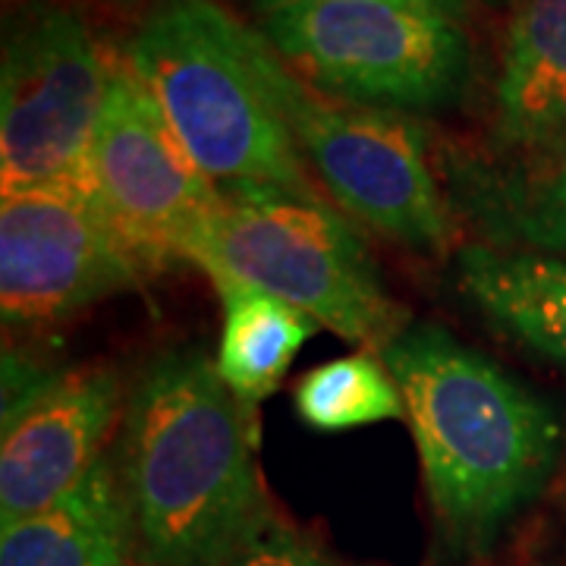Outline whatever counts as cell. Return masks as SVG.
Instances as JSON below:
<instances>
[{"instance_id":"6da1fadb","label":"cell","mask_w":566,"mask_h":566,"mask_svg":"<svg viewBox=\"0 0 566 566\" xmlns=\"http://www.w3.org/2000/svg\"><path fill=\"white\" fill-rule=\"evenodd\" d=\"M145 566H227L277 516L255 424L202 346L148 356L111 444Z\"/></svg>"},{"instance_id":"7a4b0ae2","label":"cell","mask_w":566,"mask_h":566,"mask_svg":"<svg viewBox=\"0 0 566 566\" xmlns=\"http://www.w3.org/2000/svg\"><path fill=\"white\" fill-rule=\"evenodd\" d=\"M378 356L403 394L441 542L482 557L560 472L557 409L441 324L409 322Z\"/></svg>"},{"instance_id":"3957f363","label":"cell","mask_w":566,"mask_h":566,"mask_svg":"<svg viewBox=\"0 0 566 566\" xmlns=\"http://www.w3.org/2000/svg\"><path fill=\"white\" fill-rule=\"evenodd\" d=\"M264 44L218 0H155L120 51L223 202L324 196L268 82Z\"/></svg>"},{"instance_id":"277c9868","label":"cell","mask_w":566,"mask_h":566,"mask_svg":"<svg viewBox=\"0 0 566 566\" xmlns=\"http://www.w3.org/2000/svg\"><path fill=\"white\" fill-rule=\"evenodd\" d=\"M208 277L259 286L349 344L381 353L409 324L381 283L359 223L324 196L221 202L186 249Z\"/></svg>"},{"instance_id":"5b68a950","label":"cell","mask_w":566,"mask_h":566,"mask_svg":"<svg viewBox=\"0 0 566 566\" xmlns=\"http://www.w3.org/2000/svg\"><path fill=\"white\" fill-rule=\"evenodd\" d=\"M264 73L327 202L409 252L447 255L453 249L460 221L422 120L322 95L271 44H264Z\"/></svg>"},{"instance_id":"8992f818","label":"cell","mask_w":566,"mask_h":566,"mask_svg":"<svg viewBox=\"0 0 566 566\" xmlns=\"http://www.w3.org/2000/svg\"><path fill=\"white\" fill-rule=\"evenodd\" d=\"M259 32L322 95L412 117L460 102L472 73L463 20L422 3H305L264 13Z\"/></svg>"},{"instance_id":"52a82bcc","label":"cell","mask_w":566,"mask_h":566,"mask_svg":"<svg viewBox=\"0 0 566 566\" xmlns=\"http://www.w3.org/2000/svg\"><path fill=\"white\" fill-rule=\"evenodd\" d=\"M114 54L61 0H25L3 25L0 189L88 186Z\"/></svg>"},{"instance_id":"ba28073f","label":"cell","mask_w":566,"mask_h":566,"mask_svg":"<svg viewBox=\"0 0 566 566\" xmlns=\"http://www.w3.org/2000/svg\"><path fill=\"white\" fill-rule=\"evenodd\" d=\"M155 271L88 186L0 199V315L7 327H51L139 290Z\"/></svg>"},{"instance_id":"9c48e42d","label":"cell","mask_w":566,"mask_h":566,"mask_svg":"<svg viewBox=\"0 0 566 566\" xmlns=\"http://www.w3.org/2000/svg\"><path fill=\"white\" fill-rule=\"evenodd\" d=\"M126 387L117 365L48 368L7 349L0 526L61 501L92 472L117 438Z\"/></svg>"},{"instance_id":"30bf717a","label":"cell","mask_w":566,"mask_h":566,"mask_svg":"<svg viewBox=\"0 0 566 566\" xmlns=\"http://www.w3.org/2000/svg\"><path fill=\"white\" fill-rule=\"evenodd\" d=\"M88 189L155 274L186 262L189 243L223 202L123 54L111 66Z\"/></svg>"},{"instance_id":"8fae6325","label":"cell","mask_w":566,"mask_h":566,"mask_svg":"<svg viewBox=\"0 0 566 566\" xmlns=\"http://www.w3.org/2000/svg\"><path fill=\"white\" fill-rule=\"evenodd\" d=\"M438 170L447 202L475 243L566 259V155L526 161L447 148Z\"/></svg>"},{"instance_id":"7c38bea8","label":"cell","mask_w":566,"mask_h":566,"mask_svg":"<svg viewBox=\"0 0 566 566\" xmlns=\"http://www.w3.org/2000/svg\"><path fill=\"white\" fill-rule=\"evenodd\" d=\"M494 136L504 155H566V0H516L494 85Z\"/></svg>"},{"instance_id":"4fadbf2b","label":"cell","mask_w":566,"mask_h":566,"mask_svg":"<svg viewBox=\"0 0 566 566\" xmlns=\"http://www.w3.org/2000/svg\"><path fill=\"white\" fill-rule=\"evenodd\" d=\"M457 286L506 340L566 368V259L472 240L457 252Z\"/></svg>"},{"instance_id":"5bb4252c","label":"cell","mask_w":566,"mask_h":566,"mask_svg":"<svg viewBox=\"0 0 566 566\" xmlns=\"http://www.w3.org/2000/svg\"><path fill=\"white\" fill-rule=\"evenodd\" d=\"M136 532L111 450L61 501L0 532V566H123Z\"/></svg>"},{"instance_id":"9a60e30c","label":"cell","mask_w":566,"mask_h":566,"mask_svg":"<svg viewBox=\"0 0 566 566\" xmlns=\"http://www.w3.org/2000/svg\"><path fill=\"white\" fill-rule=\"evenodd\" d=\"M221 300V340L214 365L233 397L255 412L281 381L305 340L322 327L296 305H286L259 286L208 277Z\"/></svg>"},{"instance_id":"2e32d148","label":"cell","mask_w":566,"mask_h":566,"mask_svg":"<svg viewBox=\"0 0 566 566\" xmlns=\"http://www.w3.org/2000/svg\"><path fill=\"white\" fill-rule=\"evenodd\" d=\"M296 412L308 428L334 434L363 424L406 419L397 378L378 353H353L305 371L293 387Z\"/></svg>"},{"instance_id":"e0dca14e","label":"cell","mask_w":566,"mask_h":566,"mask_svg":"<svg viewBox=\"0 0 566 566\" xmlns=\"http://www.w3.org/2000/svg\"><path fill=\"white\" fill-rule=\"evenodd\" d=\"M227 566H349L334 557L327 547L305 535L296 526L283 523L281 516L264 528L262 535L245 547L237 560Z\"/></svg>"},{"instance_id":"ac0fdd59","label":"cell","mask_w":566,"mask_h":566,"mask_svg":"<svg viewBox=\"0 0 566 566\" xmlns=\"http://www.w3.org/2000/svg\"><path fill=\"white\" fill-rule=\"evenodd\" d=\"M259 13H274V10H286V7H305V3H337V0H252ZM403 3H422V7H434L444 10L450 17L465 20V0H403Z\"/></svg>"},{"instance_id":"d6986e66","label":"cell","mask_w":566,"mask_h":566,"mask_svg":"<svg viewBox=\"0 0 566 566\" xmlns=\"http://www.w3.org/2000/svg\"><path fill=\"white\" fill-rule=\"evenodd\" d=\"M488 7H510V3H516V0H482Z\"/></svg>"},{"instance_id":"ffe728a7","label":"cell","mask_w":566,"mask_h":566,"mask_svg":"<svg viewBox=\"0 0 566 566\" xmlns=\"http://www.w3.org/2000/svg\"><path fill=\"white\" fill-rule=\"evenodd\" d=\"M564 510H566V494H564ZM557 566H566V538H564V554H560V564Z\"/></svg>"},{"instance_id":"44dd1931","label":"cell","mask_w":566,"mask_h":566,"mask_svg":"<svg viewBox=\"0 0 566 566\" xmlns=\"http://www.w3.org/2000/svg\"><path fill=\"white\" fill-rule=\"evenodd\" d=\"M123 566H145V564H139V560H129V564H123Z\"/></svg>"}]
</instances>
